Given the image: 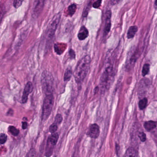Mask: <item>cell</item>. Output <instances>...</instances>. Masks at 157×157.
<instances>
[{
  "label": "cell",
  "instance_id": "6da1fadb",
  "mask_svg": "<svg viewBox=\"0 0 157 157\" xmlns=\"http://www.w3.org/2000/svg\"><path fill=\"white\" fill-rule=\"evenodd\" d=\"M91 59L89 55L83 57L77 63L74 71V76L76 82L81 83L87 76L90 64Z\"/></svg>",
  "mask_w": 157,
  "mask_h": 157
},
{
  "label": "cell",
  "instance_id": "7a4b0ae2",
  "mask_svg": "<svg viewBox=\"0 0 157 157\" xmlns=\"http://www.w3.org/2000/svg\"><path fill=\"white\" fill-rule=\"evenodd\" d=\"M61 13L57 14L52 18L50 22L48 25L46 32V40L47 43H51L55 35L56 30L59 25L61 20Z\"/></svg>",
  "mask_w": 157,
  "mask_h": 157
},
{
  "label": "cell",
  "instance_id": "3957f363",
  "mask_svg": "<svg viewBox=\"0 0 157 157\" xmlns=\"http://www.w3.org/2000/svg\"><path fill=\"white\" fill-rule=\"evenodd\" d=\"M54 103V97L53 94L46 95L42 106V118L43 121H46L51 114Z\"/></svg>",
  "mask_w": 157,
  "mask_h": 157
},
{
  "label": "cell",
  "instance_id": "277c9868",
  "mask_svg": "<svg viewBox=\"0 0 157 157\" xmlns=\"http://www.w3.org/2000/svg\"><path fill=\"white\" fill-rule=\"evenodd\" d=\"M42 84L45 95L53 94V83L52 77L48 72H43L42 75Z\"/></svg>",
  "mask_w": 157,
  "mask_h": 157
},
{
  "label": "cell",
  "instance_id": "5b68a950",
  "mask_svg": "<svg viewBox=\"0 0 157 157\" xmlns=\"http://www.w3.org/2000/svg\"><path fill=\"white\" fill-rule=\"evenodd\" d=\"M113 76V68L111 66H109L106 68L101 77L100 85L103 90L106 89L109 86Z\"/></svg>",
  "mask_w": 157,
  "mask_h": 157
},
{
  "label": "cell",
  "instance_id": "8992f818",
  "mask_svg": "<svg viewBox=\"0 0 157 157\" xmlns=\"http://www.w3.org/2000/svg\"><path fill=\"white\" fill-rule=\"evenodd\" d=\"M59 137V135L57 133H53L49 137L46 148V156H50L52 155L54 148L57 143Z\"/></svg>",
  "mask_w": 157,
  "mask_h": 157
},
{
  "label": "cell",
  "instance_id": "52a82bcc",
  "mask_svg": "<svg viewBox=\"0 0 157 157\" xmlns=\"http://www.w3.org/2000/svg\"><path fill=\"white\" fill-rule=\"evenodd\" d=\"M44 0H35L32 10V17L36 18L40 15L43 10Z\"/></svg>",
  "mask_w": 157,
  "mask_h": 157
},
{
  "label": "cell",
  "instance_id": "ba28073f",
  "mask_svg": "<svg viewBox=\"0 0 157 157\" xmlns=\"http://www.w3.org/2000/svg\"><path fill=\"white\" fill-rule=\"evenodd\" d=\"M100 134V127L96 124H92L89 127L87 135L91 138L96 139Z\"/></svg>",
  "mask_w": 157,
  "mask_h": 157
},
{
  "label": "cell",
  "instance_id": "9c48e42d",
  "mask_svg": "<svg viewBox=\"0 0 157 157\" xmlns=\"http://www.w3.org/2000/svg\"><path fill=\"white\" fill-rule=\"evenodd\" d=\"M33 89V84L30 82H28L26 84L24 90L23 96L22 97V103L24 104L27 103L29 95L32 92Z\"/></svg>",
  "mask_w": 157,
  "mask_h": 157
},
{
  "label": "cell",
  "instance_id": "30bf717a",
  "mask_svg": "<svg viewBox=\"0 0 157 157\" xmlns=\"http://www.w3.org/2000/svg\"><path fill=\"white\" fill-rule=\"evenodd\" d=\"M111 12L110 10L107 11L105 14V24L104 29V35L106 36L111 30Z\"/></svg>",
  "mask_w": 157,
  "mask_h": 157
},
{
  "label": "cell",
  "instance_id": "8fae6325",
  "mask_svg": "<svg viewBox=\"0 0 157 157\" xmlns=\"http://www.w3.org/2000/svg\"><path fill=\"white\" fill-rule=\"evenodd\" d=\"M89 35V32L86 27L83 26L80 28L77 35V37L80 41H83L87 38Z\"/></svg>",
  "mask_w": 157,
  "mask_h": 157
},
{
  "label": "cell",
  "instance_id": "7c38bea8",
  "mask_svg": "<svg viewBox=\"0 0 157 157\" xmlns=\"http://www.w3.org/2000/svg\"><path fill=\"white\" fill-rule=\"evenodd\" d=\"M157 126V123L155 121H148L145 122L144 124V127L145 129L148 132L154 130Z\"/></svg>",
  "mask_w": 157,
  "mask_h": 157
},
{
  "label": "cell",
  "instance_id": "4fadbf2b",
  "mask_svg": "<svg viewBox=\"0 0 157 157\" xmlns=\"http://www.w3.org/2000/svg\"><path fill=\"white\" fill-rule=\"evenodd\" d=\"M138 152L133 147H130L127 149L124 157H137Z\"/></svg>",
  "mask_w": 157,
  "mask_h": 157
},
{
  "label": "cell",
  "instance_id": "5bb4252c",
  "mask_svg": "<svg viewBox=\"0 0 157 157\" xmlns=\"http://www.w3.org/2000/svg\"><path fill=\"white\" fill-rule=\"evenodd\" d=\"M138 30V27L137 26H132L130 27L127 32V38L128 39H132L135 36L136 33Z\"/></svg>",
  "mask_w": 157,
  "mask_h": 157
},
{
  "label": "cell",
  "instance_id": "9a60e30c",
  "mask_svg": "<svg viewBox=\"0 0 157 157\" xmlns=\"http://www.w3.org/2000/svg\"><path fill=\"white\" fill-rule=\"evenodd\" d=\"M148 100L146 98L143 99L139 102V107L140 110H143L147 106Z\"/></svg>",
  "mask_w": 157,
  "mask_h": 157
},
{
  "label": "cell",
  "instance_id": "2e32d148",
  "mask_svg": "<svg viewBox=\"0 0 157 157\" xmlns=\"http://www.w3.org/2000/svg\"><path fill=\"white\" fill-rule=\"evenodd\" d=\"M77 9V7L75 4H72L70 6H69L68 8V13L69 15L71 17L75 13Z\"/></svg>",
  "mask_w": 157,
  "mask_h": 157
},
{
  "label": "cell",
  "instance_id": "e0dca14e",
  "mask_svg": "<svg viewBox=\"0 0 157 157\" xmlns=\"http://www.w3.org/2000/svg\"><path fill=\"white\" fill-rule=\"evenodd\" d=\"M8 131L14 136H17L20 133L19 130L14 126H9L8 128Z\"/></svg>",
  "mask_w": 157,
  "mask_h": 157
},
{
  "label": "cell",
  "instance_id": "ac0fdd59",
  "mask_svg": "<svg viewBox=\"0 0 157 157\" xmlns=\"http://www.w3.org/2000/svg\"><path fill=\"white\" fill-rule=\"evenodd\" d=\"M150 71V64H145L142 70V75L145 77L148 74Z\"/></svg>",
  "mask_w": 157,
  "mask_h": 157
},
{
  "label": "cell",
  "instance_id": "d6986e66",
  "mask_svg": "<svg viewBox=\"0 0 157 157\" xmlns=\"http://www.w3.org/2000/svg\"><path fill=\"white\" fill-rule=\"evenodd\" d=\"M72 71L71 69H68L65 71L64 75V81H68L70 80L72 76Z\"/></svg>",
  "mask_w": 157,
  "mask_h": 157
},
{
  "label": "cell",
  "instance_id": "ffe728a7",
  "mask_svg": "<svg viewBox=\"0 0 157 157\" xmlns=\"http://www.w3.org/2000/svg\"><path fill=\"white\" fill-rule=\"evenodd\" d=\"M58 127V125L57 124H55V123H53V124H52L49 127V131L50 133L53 134V133H55V132L57 130Z\"/></svg>",
  "mask_w": 157,
  "mask_h": 157
},
{
  "label": "cell",
  "instance_id": "44dd1931",
  "mask_svg": "<svg viewBox=\"0 0 157 157\" xmlns=\"http://www.w3.org/2000/svg\"><path fill=\"white\" fill-rule=\"evenodd\" d=\"M24 0H14L13 6L15 8H18L22 4Z\"/></svg>",
  "mask_w": 157,
  "mask_h": 157
},
{
  "label": "cell",
  "instance_id": "7402d4cb",
  "mask_svg": "<svg viewBox=\"0 0 157 157\" xmlns=\"http://www.w3.org/2000/svg\"><path fill=\"white\" fill-rule=\"evenodd\" d=\"M63 120V118L62 115L60 114H57L55 118V120L54 123L57 124L58 125H59L61 123Z\"/></svg>",
  "mask_w": 157,
  "mask_h": 157
},
{
  "label": "cell",
  "instance_id": "603a6c76",
  "mask_svg": "<svg viewBox=\"0 0 157 157\" xmlns=\"http://www.w3.org/2000/svg\"><path fill=\"white\" fill-rule=\"evenodd\" d=\"M7 139H8V137H7V135L4 133H2L0 135V142H1V144H4L6 142H7Z\"/></svg>",
  "mask_w": 157,
  "mask_h": 157
},
{
  "label": "cell",
  "instance_id": "cb8c5ba5",
  "mask_svg": "<svg viewBox=\"0 0 157 157\" xmlns=\"http://www.w3.org/2000/svg\"><path fill=\"white\" fill-rule=\"evenodd\" d=\"M140 140L143 142H145L146 139V135L144 132H140L138 135Z\"/></svg>",
  "mask_w": 157,
  "mask_h": 157
},
{
  "label": "cell",
  "instance_id": "d4e9b609",
  "mask_svg": "<svg viewBox=\"0 0 157 157\" xmlns=\"http://www.w3.org/2000/svg\"><path fill=\"white\" fill-rule=\"evenodd\" d=\"M102 0H96L93 4V7L95 8H98L102 4Z\"/></svg>",
  "mask_w": 157,
  "mask_h": 157
},
{
  "label": "cell",
  "instance_id": "484cf974",
  "mask_svg": "<svg viewBox=\"0 0 157 157\" xmlns=\"http://www.w3.org/2000/svg\"><path fill=\"white\" fill-rule=\"evenodd\" d=\"M69 55L71 59H74L75 57V53L74 50H72V49H71L70 50Z\"/></svg>",
  "mask_w": 157,
  "mask_h": 157
},
{
  "label": "cell",
  "instance_id": "4316f807",
  "mask_svg": "<svg viewBox=\"0 0 157 157\" xmlns=\"http://www.w3.org/2000/svg\"><path fill=\"white\" fill-rule=\"evenodd\" d=\"M122 0H111V3L112 5H115L119 3Z\"/></svg>",
  "mask_w": 157,
  "mask_h": 157
},
{
  "label": "cell",
  "instance_id": "83f0119b",
  "mask_svg": "<svg viewBox=\"0 0 157 157\" xmlns=\"http://www.w3.org/2000/svg\"><path fill=\"white\" fill-rule=\"evenodd\" d=\"M22 127L23 129L25 130V129H27L28 127V124L27 122H23L22 123Z\"/></svg>",
  "mask_w": 157,
  "mask_h": 157
},
{
  "label": "cell",
  "instance_id": "f1b7e54d",
  "mask_svg": "<svg viewBox=\"0 0 157 157\" xmlns=\"http://www.w3.org/2000/svg\"><path fill=\"white\" fill-rule=\"evenodd\" d=\"M154 5H155V7L157 8V0H155V4H154Z\"/></svg>",
  "mask_w": 157,
  "mask_h": 157
}]
</instances>
